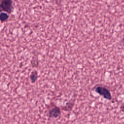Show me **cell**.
I'll list each match as a JSON object with an SVG mask.
<instances>
[{"instance_id": "3", "label": "cell", "mask_w": 124, "mask_h": 124, "mask_svg": "<svg viewBox=\"0 0 124 124\" xmlns=\"http://www.w3.org/2000/svg\"><path fill=\"white\" fill-rule=\"evenodd\" d=\"M61 113L60 108L57 106H55L51 109L48 113L49 117L51 118H57L61 115Z\"/></svg>"}, {"instance_id": "5", "label": "cell", "mask_w": 124, "mask_h": 124, "mask_svg": "<svg viewBox=\"0 0 124 124\" xmlns=\"http://www.w3.org/2000/svg\"><path fill=\"white\" fill-rule=\"evenodd\" d=\"M9 17L8 15L5 13H1L0 14V20L1 21H6Z\"/></svg>"}, {"instance_id": "1", "label": "cell", "mask_w": 124, "mask_h": 124, "mask_svg": "<svg viewBox=\"0 0 124 124\" xmlns=\"http://www.w3.org/2000/svg\"><path fill=\"white\" fill-rule=\"evenodd\" d=\"M94 91L99 95L102 96L104 98L110 100L112 99V96L110 91L106 88L101 86H97L94 88Z\"/></svg>"}, {"instance_id": "6", "label": "cell", "mask_w": 124, "mask_h": 124, "mask_svg": "<svg viewBox=\"0 0 124 124\" xmlns=\"http://www.w3.org/2000/svg\"><path fill=\"white\" fill-rule=\"evenodd\" d=\"M121 110L123 112V113H124V102L122 104V105L121 106Z\"/></svg>"}, {"instance_id": "7", "label": "cell", "mask_w": 124, "mask_h": 124, "mask_svg": "<svg viewBox=\"0 0 124 124\" xmlns=\"http://www.w3.org/2000/svg\"><path fill=\"white\" fill-rule=\"evenodd\" d=\"M121 43L123 44H124V35H123V37L121 40Z\"/></svg>"}, {"instance_id": "2", "label": "cell", "mask_w": 124, "mask_h": 124, "mask_svg": "<svg viewBox=\"0 0 124 124\" xmlns=\"http://www.w3.org/2000/svg\"><path fill=\"white\" fill-rule=\"evenodd\" d=\"M0 9L8 13H11L13 9L12 1L10 0H4L0 1Z\"/></svg>"}, {"instance_id": "4", "label": "cell", "mask_w": 124, "mask_h": 124, "mask_svg": "<svg viewBox=\"0 0 124 124\" xmlns=\"http://www.w3.org/2000/svg\"><path fill=\"white\" fill-rule=\"evenodd\" d=\"M37 78H38V73H37V72L36 71H33L31 76H30V78H31V79L32 81V82H34L37 79Z\"/></svg>"}]
</instances>
